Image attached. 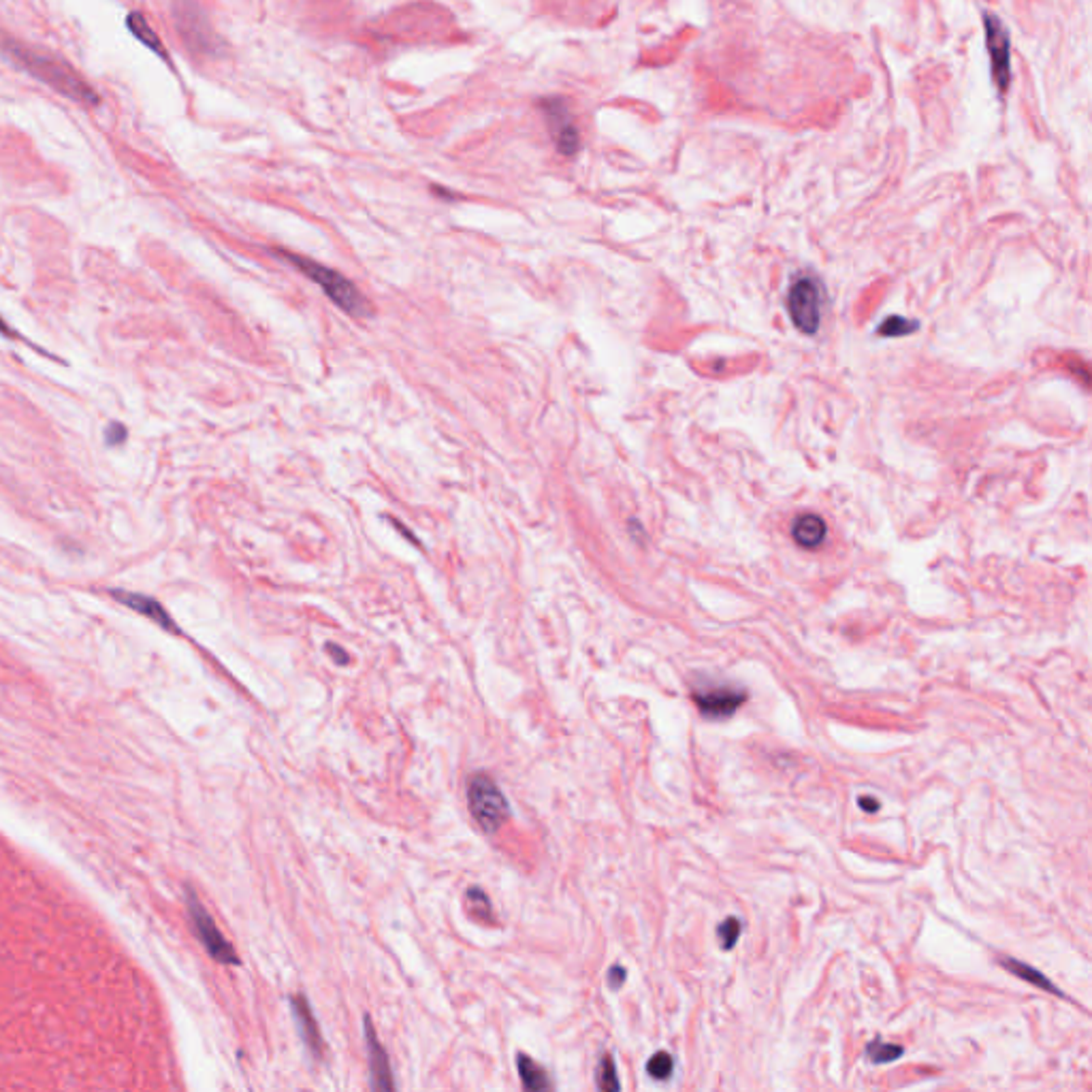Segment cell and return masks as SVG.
<instances>
[{"label":"cell","instance_id":"26","mask_svg":"<svg viewBox=\"0 0 1092 1092\" xmlns=\"http://www.w3.org/2000/svg\"><path fill=\"white\" fill-rule=\"evenodd\" d=\"M860 807L864 811H878L879 809V800L878 799H871V796H860L858 799Z\"/></svg>","mask_w":1092,"mask_h":1092},{"label":"cell","instance_id":"6","mask_svg":"<svg viewBox=\"0 0 1092 1092\" xmlns=\"http://www.w3.org/2000/svg\"><path fill=\"white\" fill-rule=\"evenodd\" d=\"M188 916L199 941L203 943L207 954H210L215 962H222V965H240L235 947L225 939L218 926H215L214 917L207 914V909L192 892H188Z\"/></svg>","mask_w":1092,"mask_h":1092},{"label":"cell","instance_id":"2","mask_svg":"<svg viewBox=\"0 0 1092 1092\" xmlns=\"http://www.w3.org/2000/svg\"><path fill=\"white\" fill-rule=\"evenodd\" d=\"M280 256H284L286 261L292 263L306 278H310L314 284H318L322 292H325L340 310L355 316V318H365V316L371 314L370 301L363 297V292L357 289L355 282L344 278L340 271L329 269L325 265L310 261V258L306 256L286 253V250H280Z\"/></svg>","mask_w":1092,"mask_h":1092},{"label":"cell","instance_id":"13","mask_svg":"<svg viewBox=\"0 0 1092 1092\" xmlns=\"http://www.w3.org/2000/svg\"><path fill=\"white\" fill-rule=\"evenodd\" d=\"M826 536H828V526H826V521L819 514L807 513L796 516L792 526V538L796 544L802 546V549H817V546L826 540Z\"/></svg>","mask_w":1092,"mask_h":1092},{"label":"cell","instance_id":"17","mask_svg":"<svg viewBox=\"0 0 1092 1092\" xmlns=\"http://www.w3.org/2000/svg\"><path fill=\"white\" fill-rule=\"evenodd\" d=\"M465 898H468V911L478 919H483V922H493V909H491V901H488V896L483 892L480 888H470L468 892H465Z\"/></svg>","mask_w":1092,"mask_h":1092},{"label":"cell","instance_id":"22","mask_svg":"<svg viewBox=\"0 0 1092 1092\" xmlns=\"http://www.w3.org/2000/svg\"><path fill=\"white\" fill-rule=\"evenodd\" d=\"M741 932H743L741 919H738V917L723 919L720 929H717V939H720L722 950H732V947L736 945L738 937H741Z\"/></svg>","mask_w":1092,"mask_h":1092},{"label":"cell","instance_id":"8","mask_svg":"<svg viewBox=\"0 0 1092 1092\" xmlns=\"http://www.w3.org/2000/svg\"><path fill=\"white\" fill-rule=\"evenodd\" d=\"M692 698L700 713L708 720H728L743 707L747 692L734 685H696Z\"/></svg>","mask_w":1092,"mask_h":1092},{"label":"cell","instance_id":"27","mask_svg":"<svg viewBox=\"0 0 1092 1092\" xmlns=\"http://www.w3.org/2000/svg\"><path fill=\"white\" fill-rule=\"evenodd\" d=\"M0 333H3V335H11V333H13L11 329L5 325V320H3V318H0Z\"/></svg>","mask_w":1092,"mask_h":1092},{"label":"cell","instance_id":"9","mask_svg":"<svg viewBox=\"0 0 1092 1092\" xmlns=\"http://www.w3.org/2000/svg\"><path fill=\"white\" fill-rule=\"evenodd\" d=\"M983 26H986V43H988L990 60H993L994 84H996L998 90L1005 92L1009 88V79H1011L1009 32H1008V28L1001 24V20L993 16V13H986V18H983Z\"/></svg>","mask_w":1092,"mask_h":1092},{"label":"cell","instance_id":"19","mask_svg":"<svg viewBox=\"0 0 1092 1092\" xmlns=\"http://www.w3.org/2000/svg\"><path fill=\"white\" fill-rule=\"evenodd\" d=\"M916 329H917L916 320H907V318H903V316H888V318L879 325L878 333L881 337H901V335L914 333Z\"/></svg>","mask_w":1092,"mask_h":1092},{"label":"cell","instance_id":"18","mask_svg":"<svg viewBox=\"0 0 1092 1092\" xmlns=\"http://www.w3.org/2000/svg\"><path fill=\"white\" fill-rule=\"evenodd\" d=\"M672 1072H674V1060L668 1052L653 1054L651 1060L646 1062V1073H649L653 1080H657V1082L670 1080Z\"/></svg>","mask_w":1092,"mask_h":1092},{"label":"cell","instance_id":"7","mask_svg":"<svg viewBox=\"0 0 1092 1092\" xmlns=\"http://www.w3.org/2000/svg\"><path fill=\"white\" fill-rule=\"evenodd\" d=\"M540 110L544 113L546 126H549L551 136H552V141H555L559 154H564V156L577 154L578 148H580V133H578L577 124H574L570 107H567L566 100L559 98V97L542 98Z\"/></svg>","mask_w":1092,"mask_h":1092},{"label":"cell","instance_id":"20","mask_svg":"<svg viewBox=\"0 0 1092 1092\" xmlns=\"http://www.w3.org/2000/svg\"><path fill=\"white\" fill-rule=\"evenodd\" d=\"M866 1056L875 1065H881V1062H892L896 1059H901L903 1047L894 1044H883V1041H873V1044H868L866 1047Z\"/></svg>","mask_w":1092,"mask_h":1092},{"label":"cell","instance_id":"1","mask_svg":"<svg viewBox=\"0 0 1092 1092\" xmlns=\"http://www.w3.org/2000/svg\"><path fill=\"white\" fill-rule=\"evenodd\" d=\"M0 52H3L11 62L28 71L32 77H37L49 88H54L60 95L73 98L79 105L97 107L98 95L92 90V85L85 79L79 77L73 67L52 54H43L39 49H32L9 37H0Z\"/></svg>","mask_w":1092,"mask_h":1092},{"label":"cell","instance_id":"24","mask_svg":"<svg viewBox=\"0 0 1092 1092\" xmlns=\"http://www.w3.org/2000/svg\"><path fill=\"white\" fill-rule=\"evenodd\" d=\"M623 982H625V968L619 967V965H615L613 968H610V973H608V986L617 990V988L623 986Z\"/></svg>","mask_w":1092,"mask_h":1092},{"label":"cell","instance_id":"16","mask_svg":"<svg viewBox=\"0 0 1092 1092\" xmlns=\"http://www.w3.org/2000/svg\"><path fill=\"white\" fill-rule=\"evenodd\" d=\"M1001 965L1008 968L1009 973H1014L1020 980L1033 983V986H1037L1041 990H1046V993H1052V994H1060V990L1054 986V983L1047 980V977L1037 971V968H1033L1031 965H1024V962H1020L1016 958H1003Z\"/></svg>","mask_w":1092,"mask_h":1092},{"label":"cell","instance_id":"4","mask_svg":"<svg viewBox=\"0 0 1092 1092\" xmlns=\"http://www.w3.org/2000/svg\"><path fill=\"white\" fill-rule=\"evenodd\" d=\"M824 286L813 276H800L794 280L787 292V312L789 318L804 335H815L822 325L824 307Z\"/></svg>","mask_w":1092,"mask_h":1092},{"label":"cell","instance_id":"15","mask_svg":"<svg viewBox=\"0 0 1092 1092\" xmlns=\"http://www.w3.org/2000/svg\"><path fill=\"white\" fill-rule=\"evenodd\" d=\"M126 26L128 31L133 32V37L143 43V46L152 49L156 56H161V58H167V54H164V47L161 39H158V34L152 31V26L148 24V20L143 18V13H128L126 18Z\"/></svg>","mask_w":1092,"mask_h":1092},{"label":"cell","instance_id":"3","mask_svg":"<svg viewBox=\"0 0 1092 1092\" xmlns=\"http://www.w3.org/2000/svg\"><path fill=\"white\" fill-rule=\"evenodd\" d=\"M468 807L485 832H498L510 815L506 796L487 773H474L468 779Z\"/></svg>","mask_w":1092,"mask_h":1092},{"label":"cell","instance_id":"14","mask_svg":"<svg viewBox=\"0 0 1092 1092\" xmlns=\"http://www.w3.org/2000/svg\"><path fill=\"white\" fill-rule=\"evenodd\" d=\"M516 1067H519L523 1086H526L527 1090H551L552 1088V1082H551L549 1073H546V1069L542 1065H538L536 1060H531L527 1054L516 1056Z\"/></svg>","mask_w":1092,"mask_h":1092},{"label":"cell","instance_id":"5","mask_svg":"<svg viewBox=\"0 0 1092 1092\" xmlns=\"http://www.w3.org/2000/svg\"><path fill=\"white\" fill-rule=\"evenodd\" d=\"M174 20L179 37H182V41L192 49V52L205 56L220 54L222 43L215 37L214 28L210 26V21H207V16L195 0H176Z\"/></svg>","mask_w":1092,"mask_h":1092},{"label":"cell","instance_id":"10","mask_svg":"<svg viewBox=\"0 0 1092 1092\" xmlns=\"http://www.w3.org/2000/svg\"><path fill=\"white\" fill-rule=\"evenodd\" d=\"M363 1031H365V1041H368L371 1088L373 1090H395V1082H393L389 1059H386L384 1047L380 1046V1041L376 1037V1031H373L371 1020L368 1016H365V1020H363Z\"/></svg>","mask_w":1092,"mask_h":1092},{"label":"cell","instance_id":"23","mask_svg":"<svg viewBox=\"0 0 1092 1092\" xmlns=\"http://www.w3.org/2000/svg\"><path fill=\"white\" fill-rule=\"evenodd\" d=\"M105 436H107V444H110V447H116V444H122L126 440V429L118 425V422H111V425L107 427Z\"/></svg>","mask_w":1092,"mask_h":1092},{"label":"cell","instance_id":"11","mask_svg":"<svg viewBox=\"0 0 1092 1092\" xmlns=\"http://www.w3.org/2000/svg\"><path fill=\"white\" fill-rule=\"evenodd\" d=\"M291 1005L292 1016L297 1020V1031L301 1034V1039H304L306 1047L312 1052V1056H316V1059H322V1054H325V1039H322L318 1022H316V1018L312 1014L310 1001H307L304 994H294L291 998Z\"/></svg>","mask_w":1092,"mask_h":1092},{"label":"cell","instance_id":"25","mask_svg":"<svg viewBox=\"0 0 1092 1092\" xmlns=\"http://www.w3.org/2000/svg\"><path fill=\"white\" fill-rule=\"evenodd\" d=\"M327 653H329V656H332V657L335 659V662L340 664V666H344V664H348V662H350L348 653H346V651H342V646H337V644H327Z\"/></svg>","mask_w":1092,"mask_h":1092},{"label":"cell","instance_id":"21","mask_svg":"<svg viewBox=\"0 0 1092 1092\" xmlns=\"http://www.w3.org/2000/svg\"><path fill=\"white\" fill-rule=\"evenodd\" d=\"M595 1080H598V1088L600 1090H619L621 1088L619 1077H617L615 1060L610 1059V1056H602L600 1067H598V1075H595Z\"/></svg>","mask_w":1092,"mask_h":1092},{"label":"cell","instance_id":"12","mask_svg":"<svg viewBox=\"0 0 1092 1092\" xmlns=\"http://www.w3.org/2000/svg\"><path fill=\"white\" fill-rule=\"evenodd\" d=\"M110 593L113 595V600L120 602V604H124L131 610H136V613L148 617V619H152L156 625H161V628L169 630V631H177L174 619H171V617L167 615V610L158 604L156 600L148 598V595H141V593L124 592V589H111Z\"/></svg>","mask_w":1092,"mask_h":1092}]
</instances>
